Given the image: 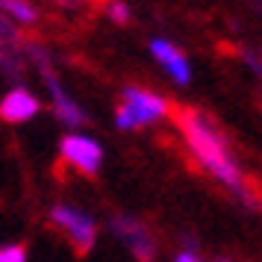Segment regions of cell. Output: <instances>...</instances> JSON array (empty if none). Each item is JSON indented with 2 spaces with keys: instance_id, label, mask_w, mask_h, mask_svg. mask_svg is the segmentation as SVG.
I'll list each match as a JSON object with an SVG mask.
<instances>
[{
  "instance_id": "11",
  "label": "cell",
  "mask_w": 262,
  "mask_h": 262,
  "mask_svg": "<svg viewBox=\"0 0 262 262\" xmlns=\"http://www.w3.org/2000/svg\"><path fill=\"white\" fill-rule=\"evenodd\" d=\"M103 12H106V18L112 21V24H118V27H127L133 21V12H130V6H127L124 0H109Z\"/></svg>"
},
{
  "instance_id": "9",
  "label": "cell",
  "mask_w": 262,
  "mask_h": 262,
  "mask_svg": "<svg viewBox=\"0 0 262 262\" xmlns=\"http://www.w3.org/2000/svg\"><path fill=\"white\" fill-rule=\"evenodd\" d=\"M38 112H41V100L24 85H15L12 92L0 97V121H6V124H27Z\"/></svg>"
},
{
  "instance_id": "5",
  "label": "cell",
  "mask_w": 262,
  "mask_h": 262,
  "mask_svg": "<svg viewBox=\"0 0 262 262\" xmlns=\"http://www.w3.org/2000/svg\"><path fill=\"white\" fill-rule=\"evenodd\" d=\"M109 230L115 233V238H118L139 262H156L159 245H156L154 233L147 230L144 221L133 218V215H112V218H109Z\"/></svg>"
},
{
  "instance_id": "8",
  "label": "cell",
  "mask_w": 262,
  "mask_h": 262,
  "mask_svg": "<svg viewBox=\"0 0 262 262\" xmlns=\"http://www.w3.org/2000/svg\"><path fill=\"white\" fill-rule=\"evenodd\" d=\"M150 53H154V59L159 62V68H162L177 85L191 83L189 56H186L174 41H168V38H154V41H150Z\"/></svg>"
},
{
  "instance_id": "16",
  "label": "cell",
  "mask_w": 262,
  "mask_h": 262,
  "mask_svg": "<svg viewBox=\"0 0 262 262\" xmlns=\"http://www.w3.org/2000/svg\"><path fill=\"white\" fill-rule=\"evenodd\" d=\"M212 262H233V259H227V256H215Z\"/></svg>"
},
{
  "instance_id": "15",
  "label": "cell",
  "mask_w": 262,
  "mask_h": 262,
  "mask_svg": "<svg viewBox=\"0 0 262 262\" xmlns=\"http://www.w3.org/2000/svg\"><path fill=\"white\" fill-rule=\"evenodd\" d=\"M53 3H56V6H62V9H80L85 0H53Z\"/></svg>"
},
{
  "instance_id": "3",
  "label": "cell",
  "mask_w": 262,
  "mask_h": 262,
  "mask_svg": "<svg viewBox=\"0 0 262 262\" xmlns=\"http://www.w3.org/2000/svg\"><path fill=\"white\" fill-rule=\"evenodd\" d=\"M168 115V100L162 95H156L150 89L142 85H124L121 92V103L115 109V127L124 133L150 127L156 121H162Z\"/></svg>"
},
{
  "instance_id": "13",
  "label": "cell",
  "mask_w": 262,
  "mask_h": 262,
  "mask_svg": "<svg viewBox=\"0 0 262 262\" xmlns=\"http://www.w3.org/2000/svg\"><path fill=\"white\" fill-rule=\"evenodd\" d=\"M238 56H242V62H245L250 71L262 80V59H259V56H256V53H250V50H238Z\"/></svg>"
},
{
  "instance_id": "6",
  "label": "cell",
  "mask_w": 262,
  "mask_h": 262,
  "mask_svg": "<svg viewBox=\"0 0 262 262\" xmlns=\"http://www.w3.org/2000/svg\"><path fill=\"white\" fill-rule=\"evenodd\" d=\"M59 156H62V162L77 168L83 177H97L100 165H103V147H100V142H95L92 136H83V133L62 136Z\"/></svg>"
},
{
  "instance_id": "17",
  "label": "cell",
  "mask_w": 262,
  "mask_h": 262,
  "mask_svg": "<svg viewBox=\"0 0 262 262\" xmlns=\"http://www.w3.org/2000/svg\"><path fill=\"white\" fill-rule=\"evenodd\" d=\"M259 3H262V0H259Z\"/></svg>"
},
{
  "instance_id": "10",
  "label": "cell",
  "mask_w": 262,
  "mask_h": 262,
  "mask_svg": "<svg viewBox=\"0 0 262 262\" xmlns=\"http://www.w3.org/2000/svg\"><path fill=\"white\" fill-rule=\"evenodd\" d=\"M0 15L18 27H33L38 21V9L30 0H0Z\"/></svg>"
},
{
  "instance_id": "1",
  "label": "cell",
  "mask_w": 262,
  "mask_h": 262,
  "mask_svg": "<svg viewBox=\"0 0 262 262\" xmlns=\"http://www.w3.org/2000/svg\"><path fill=\"white\" fill-rule=\"evenodd\" d=\"M171 115H174V124H177V130L183 133V139L189 144V150L194 154V159H198L236 201H242L248 209H256L259 203L253 198V191H250L248 180H245V174H242V168H238V162H236V156H233L230 144H227L224 133L215 127V121L206 118L203 112H198V109H191V106H177Z\"/></svg>"
},
{
  "instance_id": "4",
  "label": "cell",
  "mask_w": 262,
  "mask_h": 262,
  "mask_svg": "<svg viewBox=\"0 0 262 262\" xmlns=\"http://www.w3.org/2000/svg\"><path fill=\"white\" fill-rule=\"evenodd\" d=\"M50 224L65 236V242L71 245V250L77 256H89L92 253V248L97 242V224L85 212L74 209L68 203H56L50 209Z\"/></svg>"
},
{
  "instance_id": "2",
  "label": "cell",
  "mask_w": 262,
  "mask_h": 262,
  "mask_svg": "<svg viewBox=\"0 0 262 262\" xmlns=\"http://www.w3.org/2000/svg\"><path fill=\"white\" fill-rule=\"evenodd\" d=\"M21 50H24L27 59L38 68L41 80H45V85H48L50 106H53V115L59 118V124H65V127H83V124H89L85 109L65 92V85H62L59 74H56V68H53V59H50L48 50L41 48V45H36V41H24Z\"/></svg>"
},
{
  "instance_id": "12",
  "label": "cell",
  "mask_w": 262,
  "mask_h": 262,
  "mask_svg": "<svg viewBox=\"0 0 262 262\" xmlns=\"http://www.w3.org/2000/svg\"><path fill=\"white\" fill-rule=\"evenodd\" d=\"M0 262H27V245H0Z\"/></svg>"
},
{
  "instance_id": "14",
  "label": "cell",
  "mask_w": 262,
  "mask_h": 262,
  "mask_svg": "<svg viewBox=\"0 0 262 262\" xmlns=\"http://www.w3.org/2000/svg\"><path fill=\"white\" fill-rule=\"evenodd\" d=\"M174 262H203L201 256H198V250H186V248H180V253H177V259Z\"/></svg>"
},
{
  "instance_id": "7",
  "label": "cell",
  "mask_w": 262,
  "mask_h": 262,
  "mask_svg": "<svg viewBox=\"0 0 262 262\" xmlns=\"http://www.w3.org/2000/svg\"><path fill=\"white\" fill-rule=\"evenodd\" d=\"M24 38L18 36V30L9 18L0 15V74L9 80H21L24 77Z\"/></svg>"
}]
</instances>
